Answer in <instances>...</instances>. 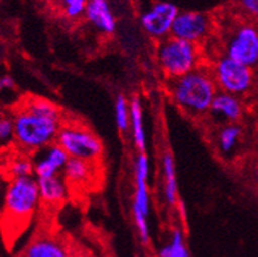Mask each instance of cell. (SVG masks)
I'll return each mask as SVG.
<instances>
[{
	"mask_svg": "<svg viewBox=\"0 0 258 257\" xmlns=\"http://www.w3.org/2000/svg\"><path fill=\"white\" fill-rule=\"evenodd\" d=\"M241 137V127L235 124H228L220 129L218 134V146L223 153H229L235 148Z\"/></svg>",
	"mask_w": 258,
	"mask_h": 257,
	"instance_id": "cell-20",
	"label": "cell"
},
{
	"mask_svg": "<svg viewBox=\"0 0 258 257\" xmlns=\"http://www.w3.org/2000/svg\"><path fill=\"white\" fill-rule=\"evenodd\" d=\"M84 16L88 23L104 34H113L117 29V19L111 10L109 0H88Z\"/></svg>",
	"mask_w": 258,
	"mask_h": 257,
	"instance_id": "cell-12",
	"label": "cell"
},
{
	"mask_svg": "<svg viewBox=\"0 0 258 257\" xmlns=\"http://www.w3.org/2000/svg\"><path fill=\"white\" fill-rule=\"evenodd\" d=\"M56 143L70 158L96 163L104 153L100 138L88 127L78 124H63L56 137Z\"/></svg>",
	"mask_w": 258,
	"mask_h": 257,
	"instance_id": "cell-5",
	"label": "cell"
},
{
	"mask_svg": "<svg viewBox=\"0 0 258 257\" xmlns=\"http://www.w3.org/2000/svg\"><path fill=\"white\" fill-rule=\"evenodd\" d=\"M157 257H190L181 230L174 228L170 236V243L161 248L157 253Z\"/></svg>",
	"mask_w": 258,
	"mask_h": 257,
	"instance_id": "cell-19",
	"label": "cell"
},
{
	"mask_svg": "<svg viewBox=\"0 0 258 257\" xmlns=\"http://www.w3.org/2000/svg\"><path fill=\"white\" fill-rule=\"evenodd\" d=\"M169 88L172 100L181 109L194 116L209 113L214 97L218 93V87L211 72L200 67L172 80Z\"/></svg>",
	"mask_w": 258,
	"mask_h": 257,
	"instance_id": "cell-1",
	"label": "cell"
},
{
	"mask_svg": "<svg viewBox=\"0 0 258 257\" xmlns=\"http://www.w3.org/2000/svg\"><path fill=\"white\" fill-rule=\"evenodd\" d=\"M161 166H163L164 175V197L167 201V205L170 209H174L178 205L180 197H178V184H177L176 163H174L173 153L167 150L161 158Z\"/></svg>",
	"mask_w": 258,
	"mask_h": 257,
	"instance_id": "cell-16",
	"label": "cell"
},
{
	"mask_svg": "<svg viewBox=\"0 0 258 257\" xmlns=\"http://www.w3.org/2000/svg\"><path fill=\"white\" fill-rule=\"evenodd\" d=\"M213 78L220 92L239 96L252 88V67L236 62L228 57H220L213 67Z\"/></svg>",
	"mask_w": 258,
	"mask_h": 257,
	"instance_id": "cell-7",
	"label": "cell"
},
{
	"mask_svg": "<svg viewBox=\"0 0 258 257\" xmlns=\"http://www.w3.org/2000/svg\"><path fill=\"white\" fill-rule=\"evenodd\" d=\"M11 138H13L12 117L2 116L0 117V142H8Z\"/></svg>",
	"mask_w": 258,
	"mask_h": 257,
	"instance_id": "cell-24",
	"label": "cell"
},
{
	"mask_svg": "<svg viewBox=\"0 0 258 257\" xmlns=\"http://www.w3.org/2000/svg\"><path fill=\"white\" fill-rule=\"evenodd\" d=\"M13 138L23 150L39 151L55 143L63 121L34 113L20 105L12 116Z\"/></svg>",
	"mask_w": 258,
	"mask_h": 257,
	"instance_id": "cell-2",
	"label": "cell"
},
{
	"mask_svg": "<svg viewBox=\"0 0 258 257\" xmlns=\"http://www.w3.org/2000/svg\"><path fill=\"white\" fill-rule=\"evenodd\" d=\"M38 155L34 158V173L37 179H46L52 176H59L64 170L70 157L58 143H52L42 150L37 151Z\"/></svg>",
	"mask_w": 258,
	"mask_h": 257,
	"instance_id": "cell-11",
	"label": "cell"
},
{
	"mask_svg": "<svg viewBox=\"0 0 258 257\" xmlns=\"http://www.w3.org/2000/svg\"><path fill=\"white\" fill-rule=\"evenodd\" d=\"M63 8L66 17L69 19H79L85 12V0H58Z\"/></svg>",
	"mask_w": 258,
	"mask_h": 257,
	"instance_id": "cell-23",
	"label": "cell"
},
{
	"mask_svg": "<svg viewBox=\"0 0 258 257\" xmlns=\"http://www.w3.org/2000/svg\"><path fill=\"white\" fill-rule=\"evenodd\" d=\"M115 124L122 134L130 129V102L123 94H118L115 100Z\"/></svg>",
	"mask_w": 258,
	"mask_h": 257,
	"instance_id": "cell-21",
	"label": "cell"
},
{
	"mask_svg": "<svg viewBox=\"0 0 258 257\" xmlns=\"http://www.w3.org/2000/svg\"><path fill=\"white\" fill-rule=\"evenodd\" d=\"M130 129L133 142L138 152H146V130H144L143 108L138 96L130 98Z\"/></svg>",
	"mask_w": 258,
	"mask_h": 257,
	"instance_id": "cell-17",
	"label": "cell"
},
{
	"mask_svg": "<svg viewBox=\"0 0 258 257\" xmlns=\"http://www.w3.org/2000/svg\"><path fill=\"white\" fill-rule=\"evenodd\" d=\"M15 87V82L11 76L6 75L0 78V92H3L4 89H12Z\"/></svg>",
	"mask_w": 258,
	"mask_h": 257,
	"instance_id": "cell-26",
	"label": "cell"
},
{
	"mask_svg": "<svg viewBox=\"0 0 258 257\" xmlns=\"http://www.w3.org/2000/svg\"><path fill=\"white\" fill-rule=\"evenodd\" d=\"M85 2H88V0H85Z\"/></svg>",
	"mask_w": 258,
	"mask_h": 257,
	"instance_id": "cell-28",
	"label": "cell"
},
{
	"mask_svg": "<svg viewBox=\"0 0 258 257\" xmlns=\"http://www.w3.org/2000/svg\"><path fill=\"white\" fill-rule=\"evenodd\" d=\"M39 203L41 199L37 179L33 176L12 179L4 195L2 213L3 223L12 227L28 225L36 214Z\"/></svg>",
	"mask_w": 258,
	"mask_h": 257,
	"instance_id": "cell-3",
	"label": "cell"
},
{
	"mask_svg": "<svg viewBox=\"0 0 258 257\" xmlns=\"http://www.w3.org/2000/svg\"><path fill=\"white\" fill-rule=\"evenodd\" d=\"M254 179H255V182H257V185H258V166L255 167V170H254Z\"/></svg>",
	"mask_w": 258,
	"mask_h": 257,
	"instance_id": "cell-27",
	"label": "cell"
},
{
	"mask_svg": "<svg viewBox=\"0 0 258 257\" xmlns=\"http://www.w3.org/2000/svg\"><path fill=\"white\" fill-rule=\"evenodd\" d=\"M178 8L169 2H157L141 15V26L151 38L163 41L170 36Z\"/></svg>",
	"mask_w": 258,
	"mask_h": 257,
	"instance_id": "cell-9",
	"label": "cell"
},
{
	"mask_svg": "<svg viewBox=\"0 0 258 257\" xmlns=\"http://www.w3.org/2000/svg\"><path fill=\"white\" fill-rule=\"evenodd\" d=\"M209 113L215 116L216 118L227 121L229 124H235L241 118L242 105L237 96L226 92H218L210 107Z\"/></svg>",
	"mask_w": 258,
	"mask_h": 257,
	"instance_id": "cell-14",
	"label": "cell"
},
{
	"mask_svg": "<svg viewBox=\"0 0 258 257\" xmlns=\"http://www.w3.org/2000/svg\"><path fill=\"white\" fill-rule=\"evenodd\" d=\"M23 257H70L62 240L51 235H39L26 245Z\"/></svg>",
	"mask_w": 258,
	"mask_h": 257,
	"instance_id": "cell-13",
	"label": "cell"
},
{
	"mask_svg": "<svg viewBox=\"0 0 258 257\" xmlns=\"http://www.w3.org/2000/svg\"><path fill=\"white\" fill-rule=\"evenodd\" d=\"M211 28V23L206 13L197 11H182L178 12L170 36L183 39L187 42L198 43L206 38Z\"/></svg>",
	"mask_w": 258,
	"mask_h": 257,
	"instance_id": "cell-10",
	"label": "cell"
},
{
	"mask_svg": "<svg viewBox=\"0 0 258 257\" xmlns=\"http://www.w3.org/2000/svg\"><path fill=\"white\" fill-rule=\"evenodd\" d=\"M148 176L150 163L146 152H138L135 158V192L133 199V218L137 226L138 235L142 244L150 243V228H148V214H150V192H148Z\"/></svg>",
	"mask_w": 258,
	"mask_h": 257,
	"instance_id": "cell-6",
	"label": "cell"
},
{
	"mask_svg": "<svg viewBox=\"0 0 258 257\" xmlns=\"http://www.w3.org/2000/svg\"><path fill=\"white\" fill-rule=\"evenodd\" d=\"M8 172L11 175V180L19 177H30L34 173V164L33 160L28 158H19L11 162Z\"/></svg>",
	"mask_w": 258,
	"mask_h": 257,
	"instance_id": "cell-22",
	"label": "cell"
},
{
	"mask_svg": "<svg viewBox=\"0 0 258 257\" xmlns=\"http://www.w3.org/2000/svg\"><path fill=\"white\" fill-rule=\"evenodd\" d=\"M135 257H139V256H135Z\"/></svg>",
	"mask_w": 258,
	"mask_h": 257,
	"instance_id": "cell-29",
	"label": "cell"
},
{
	"mask_svg": "<svg viewBox=\"0 0 258 257\" xmlns=\"http://www.w3.org/2000/svg\"><path fill=\"white\" fill-rule=\"evenodd\" d=\"M70 257H71V256H70Z\"/></svg>",
	"mask_w": 258,
	"mask_h": 257,
	"instance_id": "cell-30",
	"label": "cell"
},
{
	"mask_svg": "<svg viewBox=\"0 0 258 257\" xmlns=\"http://www.w3.org/2000/svg\"><path fill=\"white\" fill-rule=\"evenodd\" d=\"M156 59L165 78L174 80L198 69V45L169 36L157 43Z\"/></svg>",
	"mask_w": 258,
	"mask_h": 257,
	"instance_id": "cell-4",
	"label": "cell"
},
{
	"mask_svg": "<svg viewBox=\"0 0 258 257\" xmlns=\"http://www.w3.org/2000/svg\"><path fill=\"white\" fill-rule=\"evenodd\" d=\"M37 184H38L39 199L43 205L56 206L64 202L67 198L69 188L62 175L46 177V179H37Z\"/></svg>",
	"mask_w": 258,
	"mask_h": 257,
	"instance_id": "cell-15",
	"label": "cell"
},
{
	"mask_svg": "<svg viewBox=\"0 0 258 257\" xmlns=\"http://www.w3.org/2000/svg\"><path fill=\"white\" fill-rule=\"evenodd\" d=\"M226 57L253 67L258 63V29L250 24L237 26L226 42Z\"/></svg>",
	"mask_w": 258,
	"mask_h": 257,
	"instance_id": "cell-8",
	"label": "cell"
},
{
	"mask_svg": "<svg viewBox=\"0 0 258 257\" xmlns=\"http://www.w3.org/2000/svg\"><path fill=\"white\" fill-rule=\"evenodd\" d=\"M240 3L246 12L258 17V0H240Z\"/></svg>",
	"mask_w": 258,
	"mask_h": 257,
	"instance_id": "cell-25",
	"label": "cell"
},
{
	"mask_svg": "<svg viewBox=\"0 0 258 257\" xmlns=\"http://www.w3.org/2000/svg\"><path fill=\"white\" fill-rule=\"evenodd\" d=\"M93 168H95V163L83 159L70 158L64 170H63L62 176L66 182L72 184V185L84 184L91 180L92 175H93Z\"/></svg>",
	"mask_w": 258,
	"mask_h": 257,
	"instance_id": "cell-18",
	"label": "cell"
}]
</instances>
